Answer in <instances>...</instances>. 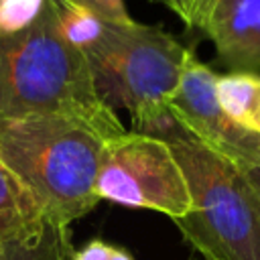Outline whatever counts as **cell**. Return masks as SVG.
<instances>
[{
  "instance_id": "52a82bcc",
  "label": "cell",
  "mask_w": 260,
  "mask_h": 260,
  "mask_svg": "<svg viewBox=\"0 0 260 260\" xmlns=\"http://www.w3.org/2000/svg\"><path fill=\"white\" fill-rule=\"evenodd\" d=\"M203 32L230 71L260 73V0H217Z\"/></svg>"
},
{
  "instance_id": "9c48e42d",
  "label": "cell",
  "mask_w": 260,
  "mask_h": 260,
  "mask_svg": "<svg viewBox=\"0 0 260 260\" xmlns=\"http://www.w3.org/2000/svg\"><path fill=\"white\" fill-rule=\"evenodd\" d=\"M215 91L225 114L260 136V73L228 71L217 75Z\"/></svg>"
},
{
  "instance_id": "7c38bea8",
  "label": "cell",
  "mask_w": 260,
  "mask_h": 260,
  "mask_svg": "<svg viewBox=\"0 0 260 260\" xmlns=\"http://www.w3.org/2000/svg\"><path fill=\"white\" fill-rule=\"evenodd\" d=\"M47 0H0V37L30 26L43 12Z\"/></svg>"
},
{
  "instance_id": "5b68a950",
  "label": "cell",
  "mask_w": 260,
  "mask_h": 260,
  "mask_svg": "<svg viewBox=\"0 0 260 260\" xmlns=\"http://www.w3.org/2000/svg\"><path fill=\"white\" fill-rule=\"evenodd\" d=\"M100 201L150 209L173 221L191 211V195L167 140L126 130L108 140L95 179Z\"/></svg>"
},
{
  "instance_id": "9a60e30c",
  "label": "cell",
  "mask_w": 260,
  "mask_h": 260,
  "mask_svg": "<svg viewBox=\"0 0 260 260\" xmlns=\"http://www.w3.org/2000/svg\"><path fill=\"white\" fill-rule=\"evenodd\" d=\"M71 260H134V256L122 246L95 238L85 242L81 248L73 250Z\"/></svg>"
},
{
  "instance_id": "6da1fadb",
  "label": "cell",
  "mask_w": 260,
  "mask_h": 260,
  "mask_svg": "<svg viewBox=\"0 0 260 260\" xmlns=\"http://www.w3.org/2000/svg\"><path fill=\"white\" fill-rule=\"evenodd\" d=\"M73 116L114 138L128 128L100 100L87 57L71 47L55 22V0L39 18L0 37V118Z\"/></svg>"
},
{
  "instance_id": "4fadbf2b",
  "label": "cell",
  "mask_w": 260,
  "mask_h": 260,
  "mask_svg": "<svg viewBox=\"0 0 260 260\" xmlns=\"http://www.w3.org/2000/svg\"><path fill=\"white\" fill-rule=\"evenodd\" d=\"M169 8L187 28L203 30L217 0H154Z\"/></svg>"
},
{
  "instance_id": "ba28073f",
  "label": "cell",
  "mask_w": 260,
  "mask_h": 260,
  "mask_svg": "<svg viewBox=\"0 0 260 260\" xmlns=\"http://www.w3.org/2000/svg\"><path fill=\"white\" fill-rule=\"evenodd\" d=\"M47 217L28 189L0 162V248L35 238Z\"/></svg>"
},
{
  "instance_id": "8fae6325",
  "label": "cell",
  "mask_w": 260,
  "mask_h": 260,
  "mask_svg": "<svg viewBox=\"0 0 260 260\" xmlns=\"http://www.w3.org/2000/svg\"><path fill=\"white\" fill-rule=\"evenodd\" d=\"M55 22L61 37L83 55L104 37L108 28V22L67 0H55Z\"/></svg>"
},
{
  "instance_id": "2e32d148",
  "label": "cell",
  "mask_w": 260,
  "mask_h": 260,
  "mask_svg": "<svg viewBox=\"0 0 260 260\" xmlns=\"http://www.w3.org/2000/svg\"><path fill=\"white\" fill-rule=\"evenodd\" d=\"M203 260H209V258H203Z\"/></svg>"
},
{
  "instance_id": "5bb4252c",
  "label": "cell",
  "mask_w": 260,
  "mask_h": 260,
  "mask_svg": "<svg viewBox=\"0 0 260 260\" xmlns=\"http://www.w3.org/2000/svg\"><path fill=\"white\" fill-rule=\"evenodd\" d=\"M71 4H77L98 18H102L108 24H132L134 18L128 14L124 0H67Z\"/></svg>"
},
{
  "instance_id": "30bf717a",
  "label": "cell",
  "mask_w": 260,
  "mask_h": 260,
  "mask_svg": "<svg viewBox=\"0 0 260 260\" xmlns=\"http://www.w3.org/2000/svg\"><path fill=\"white\" fill-rule=\"evenodd\" d=\"M71 256L69 228L53 225L49 221L35 238L0 248V260H71Z\"/></svg>"
},
{
  "instance_id": "277c9868",
  "label": "cell",
  "mask_w": 260,
  "mask_h": 260,
  "mask_svg": "<svg viewBox=\"0 0 260 260\" xmlns=\"http://www.w3.org/2000/svg\"><path fill=\"white\" fill-rule=\"evenodd\" d=\"M187 179L191 211L175 225L209 260H260V187L183 128L167 138Z\"/></svg>"
},
{
  "instance_id": "8992f818",
  "label": "cell",
  "mask_w": 260,
  "mask_h": 260,
  "mask_svg": "<svg viewBox=\"0 0 260 260\" xmlns=\"http://www.w3.org/2000/svg\"><path fill=\"white\" fill-rule=\"evenodd\" d=\"M217 73L189 51L183 77L169 110L179 126L197 142L232 165L260 169V136L234 122L217 100Z\"/></svg>"
},
{
  "instance_id": "7a4b0ae2",
  "label": "cell",
  "mask_w": 260,
  "mask_h": 260,
  "mask_svg": "<svg viewBox=\"0 0 260 260\" xmlns=\"http://www.w3.org/2000/svg\"><path fill=\"white\" fill-rule=\"evenodd\" d=\"M110 136L73 116L0 118V162L53 225L69 228L98 203L95 179Z\"/></svg>"
},
{
  "instance_id": "3957f363",
  "label": "cell",
  "mask_w": 260,
  "mask_h": 260,
  "mask_svg": "<svg viewBox=\"0 0 260 260\" xmlns=\"http://www.w3.org/2000/svg\"><path fill=\"white\" fill-rule=\"evenodd\" d=\"M95 91L112 112H128L132 130L167 140L179 132L169 110L189 49L160 26L108 24L85 53Z\"/></svg>"
}]
</instances>
